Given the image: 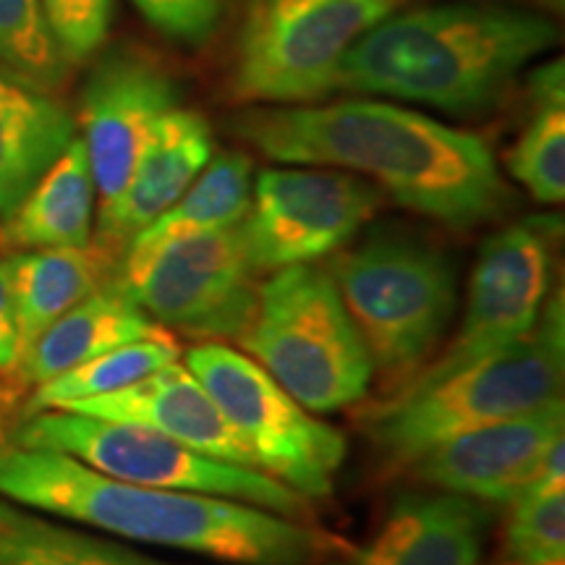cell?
I'll return each instance as SVG.
<instances>
[{
    "mask_svg": "<svg viewBox=\"0 0 565 565\" xmlns=\"http://www.w3.org/2000/svg\"><path fill=\"white\" fill-rule=\"evenodd\" d=\"M233 131L286 166L366 175L401 207L448 228H477L511 207L490 145L424 113L383 100L249 110Z\"/></svg>",
    "mask_w": 565,
    "mask_h": 565,
    "instance_id": "obj_1",
    "label": "cell"
},
{
    "mask_svg": "<svg viewBox=\"0 0 565 565\" xmlns=\"http://www.w3.org/2000/svg\"><path fill=\"white\" fill-rule=\"evenodd\" d=\"M0 498L137 545L228 565H315L338 547L301 519L215 494L108 477L55 450L0 448Z\"/></svg>",
    "mask_w": 565,
    "mask_h": 565,
    "instance_id": "obj_2",
    "label": "cell"
},
{
    "mask_svg": "<svg viewBox=\"0 0 565 565\" xmlns=\"http://www.w3.org/2000/svg\"><path fill=\"white\" fill-rule=\"evenodd\" d=\"M555 42V24L540 11L494 0L393 11L345 53L338 89L479 116Z\"/></svg>",
    "mask_w": 565,
    "mask_h": 565,
    "instance_id": "obj_3",
    "label": "cell"
},
{
    "mask_svg": "<svg viewBox=\"0 0 565 565\" xmlns=\"http://www.w3.org/2000/svg\"><path fill=\"white\" fill-rule=\"evenodd\" d=\"M563 372L565 301L557 291L521 341L440 383L393 393L364 414V429L387 466L408 469L435 445L561 398Z\"/></svg>",
    "mask_w": 565,
    "mask_h": 565,
    "instance_id": "obj_4",
    "label": "cell"
},
{
    "mask_svg": "<svg viewBox=\"0 0 565 565\" xmlns=\"http://www.w3.org/2000/svg\"><path fill=\"white\" fill-rule=\"evenodd\" d=\"M345 312L385 391L398 393L448 333L458 301L456 265L443 246L380 228L330 265Z\"/></svg>",
    "mask_w": 565,
    "mask_h": 565,
    "instance_id": "obj_5",
    "label": "cell"
},
{
    "mask_svg": "<svg viewBox=\"0 0 565 565\" xmlns=\"http://www.w3.org/2000/svg\"><path fill=\"white\" fill-rule=\"evenodd\" d=\"M238 343L312 414L359 404L374 377L333 275L315 263L282 267L259 282L257 312Z\"/></svg>",
    "mask_w": 565,
    "mask_h": 565,
    "instance_id": "obj_6",
    "label": "cell"
},
{
    "mask_svg": "<svg viewBox=\"0 0 565 565\" xmlns=\"http://www.w3.org/2000/svg\"><path fill=\"white\" fill-rule=\"evenodd\" d=\"M13 445L55 450L124 482L215 494L288 519H303L309 513V500L267 471L217 461L145 424L47 408L26 414L13 435Z\"/></svg>",
    "mask_w": 565,
    "mask_h": 565,
    "instance_id": "obj_7",
    "label": "cell"
},
{
    "mask_svg": "<svg viewBox=\"0 0 565 565\" xmlns=\"http://www.w3.org/2000/svg\"><path fill=\"white\" fill-rule=\"evenodd\" d=\"M404 0H249L236 40L231 95L238 103H315L338 89L359 38Z\"/></svg>",
    "mask_w": 565,
    "mask_h": 565,
    "instance_id": "obj_8",
    "label": "cell"
},
{
    "mask_svg": "<svg viewBox=\"0 0 565 565\" xmlns=\"http://www.w3.org/2000/svg\"><path fill=\"white\" fill-rule=\"evenodd\" d=\"M186 366L249 445L259 469L315 503L333 494L345 458V437L315 419L257 362L225 343H202Z\"/></svg>",
    "mask_w": 565,
    "mask_h": 565,
    "instance_id": "obj_9",
    "label": "cell"
},
{
    "mask_svg": "<svg viewBox=\"0 0 565 565\" xmlns=\"http://www.w3.org/2000/svg\"><path fill=\"white\" fill-rule=\"evenodd\" d=\"M160 328L202 341H238L259 301L242 223L183 238L131 273H116Z\"/></svg>",
    "mask_w": 565,
    "mask_h": 565,
    "instance_id": "obj_10",
    "label": "cell"
},
{
    "mask_svg": "<svg viewBox=\"0 0 565 565\" xmlns=\"http://www.w3.org/2000/svg\"><path fill=\"white\" fill-rule=\"evenodd\" d=\"M553 221H521L492 233L477 254L461 328L435 362L401 391L440 383L521 341L553 288Z\"/></svg>",
    "mask_w": 565,
    "mask_h": 565,
    "instance_id": "obj_11",
    "label": "cell"
},
{
    "mask_svg": "<svg viewBox=\"0 0 565 565\" xmlns=\"http://www.w3.org/2000/svg\"><path fill=\"white\" fill-rule=\"evenodd\" d=\"M383 204L372 181L345 171L267 168L252 186L242 221L249 259L259 275L312 265L341 252Z\"/></svg>",
    "mask_w": 565,
    "mask_h": 565,
    "instance_id": "obj_12",
    "label": "cell"
},
{
    "mask_svg": "<svg viewBox=\"0 0 565 565\" xmlns=\"http://www.w3.org/2000/svg\"><path fill=\"white\" fill-rule=\"evenodd\" d=\"M181 87L150 53L113 47L89 71L79 97L82 141L100 207L121 194L154 126L179 108Z\"/></svg>",
    "mask_w": 565,
    "mask_h": 565,
    "instance_id": "obj_13",
    "label": "cell"
},
{
    "mask_svg": "<svg viewBox=\"0 0 565 565\" xmlns=\"http://www.w3.org/2000/svg\"><path fill=\"white\" fill-rule=\"evenodd\" d=\"M563 398L490 427L471 429L422 454L408 471L424 484L477 503L511 505L526 492L565 440Z\"/></svg>",
    "mask_w": 565,
    "mask_h": 565,
    "instance_id": "obj_14",
    "label": "cell"
},
{
    "mask_svg": "<svg viewBox=\"0 0 565 565\" xmlns=\"http://www.w3.org/2000/svg\"><path fill=\"white\" fill-rule=\"evenodd\" d=\"M212 152L215 139L207 118L186 108L168 110L154 126L121 194L100 207L95 244L121 263L131 238L192 186Z\"/></svg>",
    "mask_w": 565,
    "mask_h": 565,
    "instance_id": "obj_15",
    "label": "cell"
},
{
    "mask_svg": "<svg viewBox=\"0 0 565 565\" xmlns=\"http://www.w3.org/2000/svg\"><path fill=\"white\" fill-rule=\"evenodd\" d=\"M63 408L82 412L105 419H121L145 424L158 433L173 437L186 448L217 458L225 463H238L246 469H259L257 458L249 450L225 414L217 408L194 372L179 359L147 374L145 380L124 391L97 395V398L76 401ZM263 471V469H259Z\"/></svg>",
    "mask_w": 565,
    "mask_h": 565,
    "instance_id": "obj_16",
    "label": "cell"
},
{
    "mask_svg": "<svg viewBox=\"0 0 565 565\" xmlns=\"http://www.w3.org/2000/svg\"><path fill=\"white\" fill-rule=\"evenodd\" d=\"M487 511L454 492L398 498L362 550L338 565H479Z\"/></svg>",
    "mask_w": 565,
    "mask_h": 565,
    "instance_id": "obj_17",
    "label": "cell"
},
{
    "mask_svg": "<svg viewBox=\"0 0 565 565\" xmlns=\"http://www.w3.org/2000/svg\"><path fill=\"white\" fill-rule=\"evenodd\" d=\"M171 335L160 328L126 286L113 275L97 291L71 307L51 328L42 330L30 349L21 353V377L32 385L51 383L58 374L74 370L89 359L118 345Z\"/></svg>",
    "mask_w": 565,
    "mask_h": 565,
    "instance_id": "obj_18",
    "label": "cell"
},
{
    "mask_svg": "<svg viewBox=\"0 0 565 565\" xmlns=\"http://www.w3.org/2000/svg\"><path fill=\"white\" fill-rule=\"evenodd\" d=\"M97 189L84 141L76 137L32 192L0 223V249H79L92 244Z\"/></svg>",
    "mask_w": 565,
    "mask_h": 565,
    "instance_id": "obj_19",
    "label": "cell"
},
{
    "mask_svg": "<svg viewBox=\"0 0 565 565\" xmlns=\"http://www.w3.org/2000/svg\"><path fill=\"white\" fill-rule=\"evenodd\" d=\"M76 139V118L47 92L0 74V215L32 192Z\"/></svg>",
    "mask_w": 565,
    "mask_h": 565,
    "instance_id": "obj_20",
    "label": "cell"
},
{
    "mask_svg": "<svg viewBox=\"0 0 565 565\" xmlns=\"http://www.w3.org/2000/svg\"><path fill=\"white\" fill-rule=\"evenodd\" d=\"M6 265L17 309L19 359L42 330L118 273V259L97 244L79 249L13 252Z\"/></svg>",
    "mask_w": 565,
    "mask_h": 565,
    "instance_id": "obj_21",
    "label": "cell"
},
{
    "mask_svg": "<svg viewBox=\"0 0 565 565\" xmlns=\"http://www.w3.org/2000/svg\"><path fill=\"white\" fill-rule=\"evenodd\" d=\"M252 202V160L244 152H221L210 158L192 186L158 221L131 238L121 254L118 273H131L160 249L183 238L238 225Z\"/></svg>",
    "mask_w": 565,
    "mask_h": 565,
    "instance_id": "obj_22",
    "label": "cell"
},
{
    "mask_svg": "<svg viewBox=\"0 0 565 565\" xmlns=\"http://www.w3.org/2000/svg\"><path fill=\"white\" fill-rule=\"evenodd\" d=\"M505 168L536 202L565 196V71L550 61L529 79V118L505 154Z\"/></svg>",
    "mask_w": 565,
    "mask_h": 565,
    "instance_id": "obj_23",
    "label": "cell"
},
{
    "mask_svg": "<svg viewBox=\"0 0 565 565\" xmlns=\"http://www.w3.org/2000/svg\"><path fill=\"white\" fill-rule=\"evenodd\" d=\"M0 565H173L0 500Z\"/></svg>",
    "mask_w": 565,
    "mask_h": 565,
    "instance_id": "obj_24",
    "label": "cell"
},
{
    "mask_svg": "<svg viewBox=\"0 0 565 565\" xmlns=\"http://www.w3.org/2000/svg\"><path fill=\"white\" fill-rule=\"evenodd\" d=\"M565 443L536 482L511 503L503 532V565H565Z\"/></svg>",
    "mask_w": 565,
    "mask_h": 565,
    "instance_id": "obj_25",
    "label": "cell"
},
{
    "mask_svg": "<svg viewBox=\"0 0 565 565\" xmlns=\"http://www.w3.org/2000/svg\"><path fill=\"white\" fill-rule=\"evenodd\" d=\"M175 359H179V345L171 335L118 345V349L105 351L100 356L58 374L51 383L38 385L30 404H26V414L63 408L76 404V401L124 391V387L139 383L147 374L158 372L160 366L171 364Z\"/></svg>",
    "mask_w": 565,
    "mask_h": 565,
    "instance_id": "obj_26",
    "label": "cell"
},
{
    "mask_svg": "<svg viewBox=\"0 0 565 565\" xmlns=\"http://www.w3.org/2000/svg\"><path fill=\"white\" fill-rule=\"evenodd\" d=\"M68 68L42 0H0V74L51 92L66 82Z\"/></svg>",
    "mask_w": 565,
    "mask_h": 565,
    "instance_id": "obj_27",
    "label": "cell"
},
{
    "mask_svg": "<svg viewBox=\"0 0 565 565\" xmlns=\"http://www.w3.org/2000/svg\"><path fill=\"white\" fill-rule=\"evenodd\" d=\"M42 9L71 66L89 61L110 32L113 0H42Z\"/></svg>",
    "mask_w": 565,
    "mask_h": 565,
    "instance_id": "obj_28",
    "label": "cell"
},
{
    "mask_svg": "<svg viewBox=\"0 0 565 565\" xmlns=\"http://www.w3.org/2000/svg\"><path fill=\"white\" fill-rule=\"evenodd\" d=\"M152 30L175 45L202 47L225 13V0H131Z\"/></svg>",
    "mask_w": 565,
    "mask_h": 565,
    "instance_id": "obj_29",
    "label": "cell"
},
{
    "mask_svg": "<svg viewBox=\"0 0 565 565\" xmlns=\"http://www.w3.org/2000/svg\"><path fill=\"white\" fill-rule=\"evenodd\" d=\"M19 364V328L13 309L9 265L0 259V372H11Z\"/></svg>",
    "mask_w": 565,
    "mask_h": 565,
    "instance_id": "obj_30",
    "label": "cell"
},
{
    "mask_svg": "<svg viewBox=\"0 0 565 565\" xmlns=\"http://www.w3.org/2000/svg\"><path fill=\"white\" fill-rule=\"evenodd\" d=\"M536 3L547 6L550 11H561V9H563V0H536Z\"/></svg>",
    "mask_w": 565,
    "mask_h": 565,
    "instance_id": "obj_31",
    "label": "cell"
}]
</instances>
